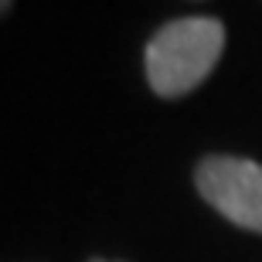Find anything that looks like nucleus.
I'll return each instance as SVG.
<instances>
[{
	"label": "nucleus",
	"instance_id": "1",
	"mask_svg": "<svg viewBox=\"0 0 262 262\" xmlns=\"http://www.w3.org/2000/svg\"><path fill=\"white\" fill-rule=\"evenodd\" d=\"M225 51V24L218 17H177L146 45V82L157 96L181 99L214 72Z\"/></svg>",
	"mask_w": 262,
	"mask_h": 262
},
{
	"label": "nucleus",
	"instance_id": "2",
	"mask_svg": "<svg viewBox=\"0 0 262 262\" xmlns=\"http://www.w3.org/2000/svg\"><path fill=\"white\" fill-rule=\"evenodd\" d=\"M198 194L232 225L262 235V164L245 157H204L194 170Z\"/></svg>",
	"mask_w": 262,
	"mask_h": 262
},
{
	"label": "nucleus",
	"instance_id": "3",
	"mask_svg": "<svg viewBox=\"0 0 262 262\" xmlns=\"http://www.w3.org/2000/svg\"><path fill=\"white\" fill-rule=\"evenodd\" d=\"M7 7H10V0H0V14H4Z\"/></svg>",
	"mask_w": 262,
	"mask_h": 262
},
{
	"label": "nucleus",
	"instance_id": "4",
	"mask_svg": "<svg viewBox=\"0 0 262 262\" xmlns=\"http://www.w3.org/2000/svg\"><path fill=\"white\" fill-rule=\"evenodd\" d=\"M92 262H106V259H92Z\"/></svg>",
	"mask_w": 262,
	"mask_h": 262
}]
</instances>
